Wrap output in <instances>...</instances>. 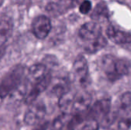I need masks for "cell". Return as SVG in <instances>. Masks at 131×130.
Returning <instances> with one entry per match:
<instances>
[{
    "mask_svg": "<svg viewBox=\"0 0 131 130\" xmlns=\"http://www.w3.org/2000/svg\"><path fill=\"white\" fill-rule=\"evenodd\" d=\"M111 112V99L104 98L94 102L88 111V118L101 120ZM98 121V120H97Z\"/></svg>",
    "mask_w": 131,
    "mask_h": 130,
    "instance_id": "277c9868",
    "label": "cell"
},
{
    "mask_svg": "<svg viewBox=\"0 0 131 130\" xmlns=\"http://www.w3.org/2000/svg\"><path fill=\"white\" fill-rule=\"evenodd\" d=\"M102 35V28L101 25L98 23L93 21L84 24L78 31L79 38L85 42L94 41Z\"/></svg>",
    "mask_w": 131,
    "mask_h": 130,
    "instance_id": "9c48e42d",
    "label": "cell"
},
{
    "mask_svg": "<svg viewBox=\"0 0 131 130\" xmlns=\"http://www.w3.org/2000/svg\"><path fill=\"white\" fill-rule=\"evenodd\" d=\"M92 106V96L90 93L84 91L79 93H76L71 115H83L85 112L89 111Z\"/></svg>",
    "mask_w": 131,
    "mask_h": 130,
    "instance_id": "52a82bcc",
    "label": "cell"
},
{
    "mask_svg": "<svg viewBox=\"0 0 131 130\" xmlns=\"http://www.w3.org/2000/svg\"><path fill=\"white\" fill-rule=\"evenodd\" d=\"M72 115L68 113H63L56 117L52 122L50 130H64L65 127H68Z\"/></svg>",
    "mask_w": 131,
    "mask_h": 130,
    "instance_id": "d6986e66",
    "label": "cell"
},
{
    "mask_svg": "<svg viewBox=\"0 0 131 130\" xmlns=\"http://www.w3.org/2000/svg\"><path fill=\"white\" fill-rule=\"evenodd\" d=\"M121 107L124 110L131 109V92H125L120 99Z\"/></svg>",
    "mask_w": 131,
    "mask_h": 130,
    "instance_id": "603a6c76",
    "label": "cell"
},
{
    "mask_svg": "<svg viewBox=\"0 0 131 130\" xmlns=\"http://www.w3.org/2000/svg\"><path fill=\"white\" fill-rule=\"evenodd\" d=\"M116 61L117 57L112 54H106L101 60V68L106 77L110 81H117L120 80L116 72Z\"/></svg>",
    "mask_w": 131,
    "mask_h": 130,
    "instance_id": "30bf717a",
    "label": "cell"
},
{
    "mask_svg": "<svg viewBox=\"0 0 131 130\" xmlns=\"http://www.w3.org/2000/svg\"><path fill=\"white\" fill-rule=\"evenodd\" d=\"M46 113L47 109L42 100L35 102L26 110L24 115V122L28 126H36L42 122Z\"/></svg>",
    "mask_w": 131,
    "mask_h": 130,
    "instance_id": "7a4b0ae2",
    "label": "cell"
},
{
    "mask_svg": "<svg viewBox=\"0 0 131 130\" xmlns=\"http://www.w3.org/2000/svg\"><path fill=\"white\" fill-rule=\"evenodd\" d=\"M74 4L73 0H51L46 6V11L52 15L57 16L74 7Z\"/></svg>",
    "mask_w": 131,
    "mask_h": 130,
    "instance_id": "7c38bea8",
    "label": "cell"
},
{
    "mask_svg": "<svg viewBox=\"0 0 131 130\" xmlns=\"http://www.w3.org/2000/svg\"><path fill=\"white\" fill-rule=\"evenodd\" d=\"M74 80L81 86H87L90 83L89 67L87 59L83 55H78L72 66Z\"/></svg>",
    "mask_w": 131,
    "mask_h": 130,
    "instance_id": "3957f363",
    "label": "cell"
},
{
    "mask_svg": "<svg viewBox=\"0 0 131 130\" xmlns=\"http://www.w3.org/2000/svg\"><path fill=\"white\" fill-rule=\"evenodd\" d=\"M49 87H50L49 93L54 97H58V99L62 95H64L67 92L71 90L68 80L63 79V78L57 79L55 81L52 80V82Z\"/></svg>",
    "mask_w": 131,
    "mask_h": 130,
    "instance_id": "5bb4252c",
    "label": "cell"
},
{
    "mask_svg": "<svg viewBox=\"0 0 131 130\" xmlns=\"http://www.w3.org/2000/svg\"><path fill=\"white\" fill-rule=\"evenodd\" d=\"M49 127V123L48 121H42L38 125L35 126L33 130H48Z\"/></svg>",
    "mask_w": 131,
    "mask_h": 130,
    "instance_id": "484cf974",
    "label": "cell"
},
{
    "mask_svg": "<svg viewBox=\"0 0 131 130\" xmlns=\"http://www.w3.org/2000/svg\"><path fill=\"white\" fill-rule=\"evenodd\" d=\"M52 75L49 72L43 79H41L40 81H38L36 84H35L30 90L29 93H28L25 100V103L31 106L35 102H36V100L38 97L46 90H48L52 82Z\"/></svg>",
    "mask_w": 131,
    "mask_h": 130,
    "instance_id": "5b68a950",
    "label": "cell"
},
{
    "mask_svg": "<svg viewBox=\"0 0 131 130\" xmlns=\"http://www.w3.org/2000/svg\"><path fill=\"white\" fill-rule=\"evenodd\" d=\"M107 40L104 35H102L94 41L86 42L84 45V51L87 54H95L104 49L107 46Z\"/></svg>",
    "mask_w": 131,
    "mask_h": 130,
    "instance_id": "2e32d148",
    "label": "cell"
},
{
    "mask_svg": "<svg viewBox=\"0 0 131 130\" xmlns=\"http://www.w3.org/2000/svg\"><path fill=\"white\" fill-rule=\"evenodd\" d=\"M118 130H131V118H124L118 123Z\"/></svg>",
    "mask_w": 131,
    "mask_h": 130,
    "instance_id": "cb8c5ba5",
    "label": "cell"
},
{
    "mask_svg": "<svg viewBox=\"0 0 131 130\" xmlns=\"http://www.w3.org/2000/svg\"><path fill=\"white\" fill-rule=\"evenodd\" d=\"M75 96L76 93H74L71 90L58 99V107L63 113L71 114L72 107Z\"/></svg>",
    "mask_w": 131,
    "mask_h": 130,
    "instance_id": "9a60e30c",
    "label": "cell"
},
{
    "mask_svg": "<svg viewBox=\"0 0 131 130\" xmlns=\"http://www.w3.org/2000/svg\"><path fill=\"white\" fill-rule=\"evenodd\" d=\"M29 86L25 82V80L15 90H13L6 98L9 105L16 106L21 102L24 101L29 93Z\"/></svg>",
    "mask_w": 131,
    "mask_h": 130,
    "instance_id": "4fadbf2b",
    "label": "cell"
},
{
    "mask_svg": "<svg viewBox=\"0 0 131 130\" xmlns=\"http://www.w3.org/2000/svg\"><path fill=\"white\" fill-rule=\"evenodd\" d=\"M49 72L50 71L48 70V66L45 64H35L29 67L24 80L29 87L31 86L32 87L38 81L43 79Z\"/></svg>",
    "mask_w": 131,
    "mask_h": 130,
    "instance_id": "ba28073f",
    "label": "cell"
},
{
    "mask_svg": "<svg viewBox=\"0 0 131 130\" xmlns=\"http://www.w3.org/2000/svg\"><path fill=\"white\" fill-rule=\"evenodd\" d=\"M100 123L94 119H87L81 125L79 130H99Z\"/></svg>",
    "mask_w": 131,
    "mask_h": 130,
    "instance_id": "44dd1931",
    "label": "cell"
},
{
    "mask_svg": "<svg viewBox=\"0 0 131 130\" xmlns=\"http://www.w3.org/2000/svg\"><path fill=\"white\" fill-rule=\"evenodd\" d=\"M25 67L21 64L12 67L2 77L1 80V99L5 100L13 90H15L24 80Z\"/></svg>",
    "mask_w": 131,
    "mask_h": 130,
    "instance_id": "6da1fadb",
    "label": "cell"
},
{
    "mask_svg": "<svg viewBox=\"0 0 131 130\" xmlns=\"http://www.w3.org/2000/svg\"><path fill=\"white\" fill-rule=\"evenodd\" d=\"M116 72L120 79L127 76L131 70V65L130 61L123 58H117L116 61Z\"/></svg>",
    "mask_w": 131,
    "mask_h": 130,
    "instance_id": "ffe728a7",
    "label": "cell"
},
{
    "mask_svg": "<svg viewBox=\"0 0 131 130\" xmlns=\"http://www.w3.org/2000/svg\"><path fill=\"white\" fill-rule=\"evenodd\" d=\"M51 30V22L48 17L39 15L36 17L31 23V31L35 38L45 39Z\"/></svg>",
    "mask_w": 131,
    "mask_h": 130,
    "instance_id": "8992f818",
    "label": "cell"
},
{
    "mask_svg": "<svg viewBox=\"0 0 131 130\" xmlns=\"http://www.w3.org/2000/svg\"><path fill=\"white\" fill-rule=\"evenodd\" d=\"M12 22L10 18L2 15L1 18V30H0V42L1 47L3 48L4 44L8 41L12 31Z\"/></svg>",
    "mask_w": 131,
    "mask_h": 130,
    "instance_id": "e0dca14e",
    "label": "cell"
},
{
    "mask_svg": "<svg viewBox=\"0 0 131 130\" xmlns=\"http://www.w3.org/2000/svg\"><path fill=\"white\" fill-rule=\"evenodd\" d=\"M117 118V114L116 112H111L107 116H105L104 119H102L101 120L100 126L103 128L107 129L109 128L111 125H113L114 123V122L116 121Z\"/></svg>",
    "mask_w": 131,
    "mask_h": 130,
    "instance_id": "7402d4cb",
    "label": "cell"
},
{
    "mask_svg": "<svg viewBox=\"0 0 131 130\" xmlns=\"http://www.w3.org/2000/svg\"><path fill=\"white\" fill-rule=\"evenodd\" d=\"M107 38L117 44H126L131 43V34L120 30L114 25H109L106 30Z\"/></svg>",
    "mask_w": 131,
    "mask_h": 130,
    "instance_id": "8fae6325",
    "label": "cell"
},
{
    "mask_svg": "<svg viewBox=\"0 0 131 130\" xmlns=\"http://www.w3.org/2000/svg\"><path fill=\"white\" fill-rule=\"evenodd\" d=\"M109 16H110L109 9L106 3L104 2H101L97 3L91 15V18L97 21L106 20L109 18Z\"/></svg>",
    "mask_w": 131,
    "mask_h": 130,
    "instance_id": "ac0fdd59",
    "label": "cell"
},
{
    "mask_svg": "<svg viewBox=\"0 0 131 130\" xmlns=\"http://www.w3.org/2000/svg\"><path fill=\"white\" fill-rule=\"evenodd\" d=\"M91 2L89 0H85L81 4L79 7V11L81 14L86 15L91 10Z\"/></svg>",
    "mask_w": 131,
    "mask_h": 130,
    "instance_id": "d4e9b609",
    "label": "cell"
}]
</instances>
